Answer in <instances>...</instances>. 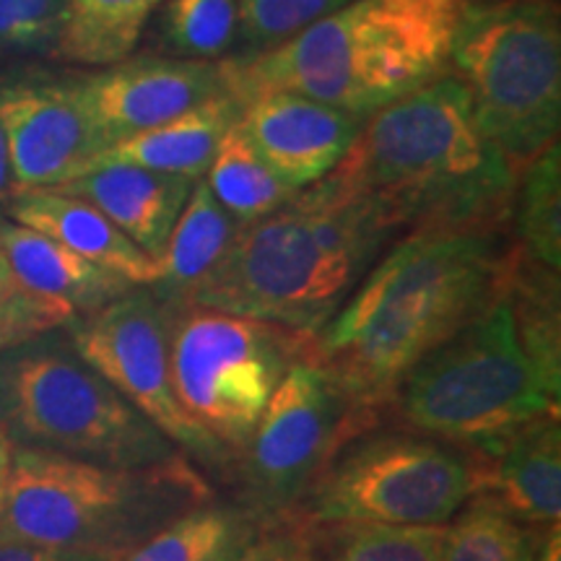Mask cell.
<instances>
[{"label": "cell", "mask_w": 561, "mask_h": 561, "mask_svg": "<svg viewBox=\"0 0 561 561\" xmlns=\"http://www.w3.org/2000/svg\"><path fill=\"white\" fill-rule=\"evenodd\" d=\"M13 195V180H11V161H9V146H5V133L0 125V216H3L5 203Z\"/></svg>", "instance_id": "obj_36"}, {"label": "cell", "mask_w": 561, "mask_h": 561, "mask_svg": "<svg viewBox=\"0 0 561 561\" xmlns=\"http://www.w3.org/2000/svg\"><path fill=\"white\" fill-rule=\"evenodd\" d=\"M471 3H473V0H471Z\"/></svg>", "instance_id": "obj_40"}, {"label": "cell", "mask_w": 561, "mask_h": 561, "mask_svg": "<svg viewBox=\"0 0 561 561\" xmlns=\"http://www.w3.org/2000/svg\"><path fill=\"white\" fill-rule=\"evenodd\" d=\"M507 255L496 234L411 231L312 335L310 359L380 416L409 371L494 301Z\"/></svg>", "instance_id": "obj_1"}, {"label": "cell", "mask_w": 561, "mask_h": 561, "mask_svg": "<svg viewBox=\"0 0 561 561\" xmlns=\"http://www.w3.org/2000/svg\"><path fill=\"white\" fill-rule=\"evenodd\" d=\"M289 561H314V559H312V553H310V549H307V541H305V536H301V530H299L297 546H294V551H291V559H289Z\"/></svg>", "instance_id": "obj_38"}, {"label": "cell", "mask_w": 561, "mask_h": 561, "mask_svg": "<svg viewBox=\"0 0 561 561\" xmlns=\"http://www.w3.org/2000/svg\"><path fill=\"white\" fill-rule=\"evenodd\" d=\"M159 45L180 60L216 62L240 42L237 0H161Z\"/></svg>", "instance_id": "obj_29"}, {"label": "cell", "mask_w": 561, "mask_h": 561, "mask_svg": "<svg viewBox=\"0 0 561 561\" xmlns=\"http://www.w3.org/2000/svg\"><path fill=\"white\" fill-rule=\"evenodd\" d=\"M479 128L517 172L557 144L561 125L559 0H473L450 55Z\"/></svg>", "instance_id": "obj_7"}, {"label": "cell", "mask_w": 561, "mask_h": 561, "mask_svg": "<svg viewBox=\"0 0 561 561\" xmlns=\"http://www.w3.org/2000/svg\"><path fill=\"white\" fill-rule=\"evenodd\" d=\"M3 216L60 242L83 261L117 273L133 286H153L159 280V261L133 244L102 210L73 195L55 191L16 193L5 203Z\"/></svg>", "instance_id": "obj_18"}, {"label": "cell", "mask_w": 561, "mask_h": 561, "mask_svg": "<svg viewBox=\"0 0 561 561\" xmlns=\"http://www.w3.org/2000/svg\"><path fill=\"white\" fill-rule=\"evenodd\" d=\"M297 533H271V536H257L248 551L237 561H289L294 546H297Z\"/></svg>", "instance_id": "obj_34"}, {"label": "cell", "mask_w": 561, "mask_h": 561, "mask_svg": "<svg viewBox=\"0 0 561 561\" xmlns=\"http://www.w3.org/2000/svg\"><path fill=\"white\" fill-rule=\"evenodd\" d=\"M536 561H561V525H546L538 533Z\"/></svg>", "instance_id": "obj_35"}, {"label": "cell", "mask_w": 561, "mask_h": 561, "mask_svg": "<svg viewBox=\"0 0 561 561\" xmlns=\"http://www.w3.org/2000/svg\"><path fill=\"white\" fill-rule=\"evenodd\" d=\"M301 536L314 561H442L445 525L325 523Z\"/></svg>", "instance_id": "obj_26"}, {"label": "cell", "mask_w": 561, "mask_h": 561, "mask_svg": "<svg viewBox=\"0 0 561 561\" xmlns=\"http://www.w3.org/2000/svg\"><path fill=\"white\" fill-rule=\"evenodd\" d=\"M159 3H161V0H159Z\"/></svg>", "instance_id": "obj_39"}, {"label": "cell", "mask_w": 561, "mask_h": 561, "mask_svg": "<svg viewBox=\"0 0 561 561\" xmlns=\"http://www.w3.org/2000/svg\"><path fill=\"white\" fill-rule=\"evenodd\" d=\"M559 403L561 390L525 354L502 284L486 310L409 371L390 409L413 432L473 450L559 413Z\"/></svg>", "instance_id": "obj_6"}, {"label": "cell", "mask_w": 561, "mask_h": 561, "mask_svg": "<svg viewBox=\"0 0 561 561\" xmlns=\"http://www.w3.org/2000/svg\"><path fill=\"white\" fill-rule=\"evenodd\" d=\"M242 227L244 224L219 206L206 182L195 180L159 257V280L149 289L167 305H185L195 286L227 255Z\"/></svg>", "instance_id": "obj_21"}, {"label": "cell", "mask_w": 561, "mask_h": 561, "mask_svg": "<svg viewBox=\"0 0 561 561\" xmlns=\"http://www.w3.org/2000/svg\"><path fill=\"white\" fill-rule=\"evenodd\" d=\"M0 561H115L102 553L76 551V549H50V546H34L0 538Z\"/></svg>", "instance_id": "obj_33"}, {"label": "cell", "mask_w": 561, "mask_h": 561, "mask_svg": "<svg viewBox=\"0 0 561 561\" xmlns=\"http://www.w3.org/2000/svg\"><path fill=\"white\" fill-rule=\"evenodd\" d=\"M471 0H351L271 50L221 62L244 102L291 91L367 121L450 68L455 34Z\"/></svg>", "instance_id": "obj_4"}, {"label": "cell", "mask_w": 561, "mask_h": 561, "mask_svg": "<svg viewBox=\"0 0 561 561\" xmlns=\"http://www.w3.org/2000/svg\"><path fill=\"white\" fill-rule=\"evenodd\" d=\"M11 453L13 442L9 434L0 430V520H3V504H5V481H9V468H11Z\"/></svg>", "instance_id": "obj_37"}, {"label": "cell", "mask_w": 561, "mask_h": 561, "mask_svg": "<svg viewBox=\"0 0 561 561\" xmlns=\"http://www.w3.org/2000/svg\"><path fill=\"white\" fill-rule=\"evenodd\" d=\"M193 182L136 164H94L53 191L91 203L133 244L159 261Z\"/></svg>", "instance_id": "obj_17"}, {"label": "cell", "mask_w": 561, "mask_h": 561, "mask_svg": "<svg viewBox=\"0 0 561 561\" xmlns=\"http://www.w3.org/2000/svg\"><path fill=\"white\" fill-rule=\"evenodd\" d=\"M208 502L214 491L185 455L123 468L13 445L0 538L117 559Z\"/></svg>", "instance_id": "obj_5"}, {"label": "cell", "mask_w": 561, "mask_h": 561, "mask_svg": "<svg viewBox=\"0 0 561 561\" xmlns=\"http://www.w3.org/2000/svg\"><path fill=\"white\" fill-rule=\"evenodd\" d=\"M473 496H486L530 528L561 517V421L559 413L533 419L520 430L466 450Z\"/></svg>", "instance_id": "obj_16"}, {"label": "cell", "mask_w": 561, "mask_h": 561, "mask_svg": "<svg viewBox=\"0 0 561 561\" xmlns=\"http://www.w3.org/2000/svg\"><path fill=\"white\" fill-rule=\"evenodd\" d=\"M261 528L242 504L208 502L182 512L115 561H237Z\"/></svg>", "instance_id": "obj_22"}, {"label": "cell", "mask_w": 561, "mask_h": 561, "mask_svg": "<svg viewBox=\"0 0 561 561\" xmlns=\"http://www.w3.org/2000/svg\"><path fill=\"white\" fill-rule=\"evenodd\" d=\"M73 318L68 305L26 289L0 255V354L66 328Z\"/></svg>", "instance_id": "obj_30"}, {"label": "cell", "mask_w": 561, "mask_h": 561, "mask_svg": "<svg viewBox=\"0 0 561 561\" xmlns=\"http://www.w3.org/2000/svg\"><path fill=\"white\" fill-rule=\"evenodd\" d=\"M398 229L367 198L322 178L244 224L182 307H203L318 335Z\"/></svg>", "instance_id": "obj_3"}, {"label": "cell", "mask_w": 561, "mask_h": 561, "mask_svg": "<svg viewBox=\"0 0 561 561\" xmlns=\"http://www.w3.org/2000/svg\"><path fill=\"white\" fill-rule=\"evenodd\" d=\"M328 178L398 231L500 234L520 172L479 128L466 87L445 73L369 115Z\"/></svg>", "instance_id": "obj_2"}, {"label": "cell", "mask_w": 561, "mask_h": 561, "mask_svg": "<svg viewBox=\"0 0 561 561\" xmlns=\"http://www.w3.org/2000/svg\"><path fill=\"white\" fill-rule=\"evenodd\" d=\"M312 339L273 322L174 307L170 367L180 405L195 424L240 458L273 390Z\"/></svg>", "instance_id": "obj_9"}, {"label": "cell", "mask_w": 561, "mask_h": 561, "mask_svg": "<svg viewBox=\"0 0 561 561\" xmlns=\"http://www.w3.org/2000/svg\"><path fill=\"white\" fill-rule=\"evenodd\" d=\"M0 125L9 146L13 195L53 191L79 178L107 149L73 79L0 83Z\"/></svg>", "instance_id": "obj_13"}, {"label": "cell", "mask_w": 561, "mask_h": 561, "mask_svg": "<svg viewBox=\"0 0 561 561\" xmlns=\"http://www.w3.org/2000/svg\"><path fill=\"white\" fill-rule=\"evenodd\" d=\"M73 81L107 149L227 91L221 62L180 58L121 60Z\"/></svg>", "instance_id": "obj_14"}, {"label": "cell", "mask_w": 561, "mask_h": 561, "mask_svg": "<svg viewBox=\"0 0 561 561\" xmlns=\"http://www.w3.org/2000/svg\"><path fill=\"white\" fill-rule=\"evenodd\" d=\"M517 335L525 354L553 388L561 390V312L559 271L530 261L520 250L507 255L504 271Z\"/></svg>", "instance_id": "obj_24"}, {"label": "cell", "mask_w": 561, "mask_h": 561, "mask_svg": "<svg viewBox=\"0 0 561 561\" xmlns=\"http://www.w3.org/2000/svg\"><path fill=\"white\" fill-rule=\"evenodd\" d=\"M159 0H66L50 58L76 66H115L136 50Z\"/></svg>", "instance_id": "obj_23"}, {"label": "cell", "mask_w": 561, "mask_h": 561, "mask_svg": "<svg viewBox=\"0 0 561 561\" xmlns=\"http://www.w3.org/2000/svg\"><path fill=\"white\" fill-rule=\"evenodd\" d=\"M377 421L310 356L291 364L234 460L242 507L261 525L289 520L333 455Z\"/></svg>", "instance_id": "obj_11"}, {"label": "cell", "mask_w": 561, "mask_h": 561, "mask_svg": "<svg viewBox=\"0 0 561 561\" xmlns=\"http://www.w3.org/2000/svg\"><path fill=\"white\" fill-rule=\"evenodd\" d=\"M174 307L149 286L130 289L100 310L68 322L76 354L102 380L149 419L167 439L210 471H227L231 455L210 439L180 405L170 367V331Z\"/></svg>", "instance_id": "obj_12"}, {"label": "cell", "mask_w": 561, "mask_h": 561, "mask_svg": "<svg viewBox=\"0 0 561 561\" xmlns=\"http://www.w3.org/2000/svg\"><path fill=\"white\" fill-rule=\"evenodd\" d=\"M210 195L240 224H252L286 206L299 191L286 185L250 146L240 125H231L210 159L206 180Z\"/></svg>", "instance_id": "obj_25"}, {"label": "cell", "mask_w": 561, "mask_h": 561, "mask_svg": "<svg viewBox=\"0 0 561 561\" xmlns=\"http://www.w3.org/2000/svg\"><path fill=\"white\" fill-rule=\"evenodd\" d=\"M473 496L466 450L421 432H362L333 455L291 517L307 525H447Z\"/></svg>", "instance_id": "obj_10"}, {"label": "cell", "mask_w": 561, "mask_h": 561, "mask_svg": "<svg viewBox=\"0 0 561 561\" xmlns=\"http://www.w3.org/2000/svg\"><path fill=\"white\" fill-rule=\"evenodd\" d=\"M240 110L242 104L234 100V94L221 91L201 102L198 107L187 110L185 115L161 123L157 128L140 130L96 153L87 170L94 164H136L151 172L172 174V178L201 180L208 172L210 159L227 130L240 121Z\"/></svg>", "instance_id": "obj_19"}, {"label": "cell", "mask_w": 561, "mask_h": 561, "mask_svg": "<svg viewBox=\"0 0 561 561\" xmlns=\"http://www.w3.org/2000/svg\"><path fill=\"white\" fill-rule=\"evenodd\" d=\"M240 37L252 53L271 50L351 0H237Z\"/></svg>", "instance_id": "obj_31"}, {"label": "cell", "mask_w": 561, "mask_h": 561, "mask_svg": "<svg viewBox=\"0 0 561 561\" xmlns=\"http://www.w3.org/2000/svg\"><path fill=\"white\" fill-rule=\"evenodd\" d=\"M66 0H0V53L50 55Z\"/></svg>", "instance_id": "obj_32"}, {"label": "cell", "mask_w": 561, "mask_h": 561, "mask_svg": "<svg viewBox=\"0 0 561 561\" xmlns=\"http://www.w3.org/2000/svg\"><path fill=\"white\" fill-rule=\"evenodd\" d=\"M0 430L13 445L104 466L144 468L182 455L70 341L50 333L0 354Z\"/></svg>", "instance_id": "obj_8"}, {"label": "cell", "mask_w": 561, "mask_h": 561, "mask_svg": "<svg viewBox=\"0 0 561 561\" xmlns=\"http://www.w3.org/2000/svg\"><path fill=\"white\" fill-rule=\"evenodd\" d=\"M515 219L520 252L546 268H561V146L559 140L520 170Z\"/></svg>", "instance_id": "obj_27"}, {"label": "cell", "mask_w": 561, "mask_h": 561, "mask_svg": "<svg viewBox=\"0 0 561 561\" xmlns=\"http://www.w3.org/2000/svg\"><path fill=\"white\" fill-rule=\"evenodd\" d=\"M237 125L286 185L305 191L339 167L364 121L291 91H261L242 102Z\"/></svg>", "instance_id": "obj_15"}, {"label": "cell", "mask_w": 561, "mask_h": 561, "mask_svg": "<svg viewBox=\"0 0 561 561\" xmlns=\"http://www.w3.org/2000/svg\"><path fill=\"white\" fill-rule=\"evenodd\" d=\"M538 533L486 496H471L445 525L442 561H536Z\"/></svg>", "instance_id": "obj_28"}, {"label": "cell", "mask_w": 561, "mask_h": 561, "mask_svg": "<svg viewBox=\"0 0 561 561\" xmlns=\"http://www.w3.org/2000/svg\"><path fill=\"white\" fill-rule=\"evenodd\" d=\"M0 255L26 289L62 301L76 318L136 289L117 273L83 261L60 242L5 216H0Z\"/></svg>", "instance_id": "obj_20"}]
</instances>
